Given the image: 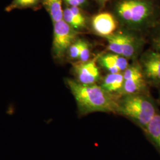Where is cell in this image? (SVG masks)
Wrapping results in <instances>:
<instances>
[{
    "mask_svg": "<svg viewBox=\"0 0 160 160\" xmlns=\"http://www.w3.org/2000/svg\"><path fill=\"white\" fill-rule=\"evenodd\" d=\"M113 10L122 29L138 33L153 29L160 20L156 0H118Z\"/></svg>",
    "mask_w": 160,
    "mask_h": 160,
    "instance_id": "obj_1",
    "label": "cell"
},
{
    "mask_svg": "<svg viewBox=\"0 0 160 160\" xmlns=\"http://www.w3.org/2000/svg\"><path fill=\"white\" fill-rule=\"evenodd\" d=\"M67 86L74 96L80 114L117 111V99L97 84L83 85L75 80L67 78Z\"/></svg>",
    "mask_w": 160,
    "mask_h": 160,
    "instance_id": "obj_2",
    "label": "cell"
},
{
    "mask_svg": "<svg viewBox=\"0 0 160 160\" xmlns=\"http://www.w3.org/2000/svg\"><path fill=\"white\" fill-rule=\"evenodd\" d=\"M158 112L148 92L125 95L117 99L116 113L133 120L143 131Z\"/></svg>",
    "mask_w": 160,
    "mask_h": 160,
    "instance_id": "obj_3",
    "label": "cell"
},
{
    "mask_svg": "<svg viewBox=\"0 0 160 160\" xmlns=\"http://www.w3.org/2000/svg\"><path fill=\"white\" fill-rule=\"evenodd\" d=\"M77 32L63 20L53 23L52 52L58 59L63 58L69 48L77 40Z\"/></svg>",
    "mask_w": 160,
    "mask_h": 160,
    "instance_id": "obj_4",
    "label": "cell"
},
{
    "mask_svg": "<svg viewBox=\"0 0 160 160\" xmlns=\"http://www.w3.org/2000/svg\"><path fill=\"white\" fill-rule=\"evenodd\" d=\"M124 83L121 96L148 92V83L138 62L129 65L123 72Z\"/></svg>",
    "mask_w": 160,
    "mask_h": 160,
    "instance_id": "obj_5",
    "label": "cell"
},
{
    "mask_svg": "<svg viewBox=\"0 0 160 160\" xmlns=\"http://www.w3.org/2000/svg\"><path fill=\"white\" fill-rule=\"evenodd\" d=\"M120 41L121 55L128 59L135 60L145 44L143 37L138 32L126 29L117 31Z\"/></svg>",
    "mask_w": 160,
    "mask_h": 160,
    "instance_id": "obj_6",
    "label": "cell"
},
{
    "mask_svg": "<svg viewBox=\"0 0 160 160\" xmlns=\"http://www.w3.org/2000/svg\"><path fill=\"white\" fill-rule=\"evenodd\" d=\"M148 84L160 87V53L154 50L143 53L139 61Z\"/></svg>",
    "mask_w": 160,
    "mask_h": 160,
    "instance_id": "obj_7",
    "label": "cell"
},
{
    "mask_svg": "<svg viewBox=\"0 0 160 160\" xmlns=\"http://www.w3.org/2000/svg\"><path fill=\"white\" fill-rule=\"evenodd\" d=\"M97 56L86 62L72 63V72L75 81L83 85L96 84L101 79L100 72L97 67Z\"/></svg>",
    "mask_w": 160,
    "mask_h": 160,
    "instance_id": "obj_8",
    "label": "cell"
},
{
    "mask_svg": "<svg viewBox=\"0 0 160 160\" xmlns=\"http://www.w3.org/2000/svg\"><path fill=\"white\" fill-rule=\"evenodd\" d=\"M118 22L113 14L108 12L99 13L92 17V26L96 34L107 38L116 32Z\"/></svg>",
    "mask_w": 160,
    "mask_h": 160,
    "instance_id": "obj_9",
    "label": "cell"
},
{
    "mask_svg": "<svg viewBox=\"0 0 160 160\" xmlns=\"http://www.w3.org/2000/svg\"><path fill=\"white\" fill-rule=\"evenodd\" d=\"M97 63L111 74L122 73L129 65L128 59L112 52L97 55Z\"/></svg>",
    "mask_w": 160,
    "mask_h": 160,
    "instance_id": "obj_10",
    "label": "cell"
},
{
    "mask_svg": "<svg viewBox=\"0 0 160 160\" xmlns=\"http://www.w3.org/2000/svg\"><path fill=\"white\" fill-rule=\"evenodd\" d=\"M124 83L122 73L106 75L101 81L100 86L103 90L112 96L118 98L121 96Z\"/></svg>",
    "mask_w": 160,
    "mask_h": 160,
    "instance_id": "obj_11",
    "label": "cell"
},
{
    "mask_svg": "<svg viewBox=\"0 0 160 160\" xmlns=\"http://www.w3.org/2000/svg\"><path fill=\"white\" fill-rule=\"evenodd\" d=\"M144 132L160 150V112L155 114Z\"/></svg>",
    "mask_w": 160,
    "mask_h": 160,
    "instance_id": "obj_12",
    "label": "cell"
},
{
    "mask_svg": "<svg viewBox=\"0 0 160 160\" xmlns=\"http://www.w3.org/2000/svg\"><path fill=\"white\" fill-rule=\"evenodd\" d=\"M43 4L53 23L63 20L62 0H43Z\"/></svg>",
    "mask_w": 160,
    "mask_h": 160,
    "instance_id": "obj_13",
    "label": "cell"
},
{
    "mask_svg": "<svg viewBox=\"0 0 160 160\" xmlns=\"http://www.w3.org/2000/svg\"><path fill=\"white\" fill-rule=\"evenodd\" d=\"M63 20L77 32L85 29L87 25V20L81 19L77 17L71 12L69 7L63 10Z\"/></svg>",
    "mask_w": 160,
    "mask_h": 160,
    "instance_id": "obj_14",
    "label": "cell"
},
{
    "mask_svg": "<svg viewBox=\"0 0 160 160\" xmlns=\"http://www.w3.org/2000/svg\"><path fill=\"white\" fill-rule=\"evenodd\" d=\"M40 0H12V3L6 8L7 12L13 10L24 8L36 6Z\"/></svg>",
    "mask_w": 160,
    "mask_h": 160,
    "instance_id": "obj_15",
    "label": "cell"
},
{
    "mask_svg": "<svg viewBox=\"0 0 160 160\" xmlns=\"http://www.w3.org/2000/svg\"><path fill=\"white\" fill-rule=\"evenodd\" d=\"M82 39H77V40H75L74 42L72 43V45L69 48L67 53L68 54V58L70 59L78 60L80 51L82 46Z\"/></svg>",
    "mask_w": 160,
    "mask_h": 160,
    "instance_id": "obj_16",
    "label": "cell"
},
{
    "mask_svg": "<svg viewBox=\"0 0 160 160\" xmlns=\"http://www.w3.org/2000/svg\"><path fill=\"white\" fill-rule=\"evenodd\" d=\"M152 30L151 43L153 50L160 53V20Z\"/></svg>",
    "mask_w": 160,
    "mask_h": 160,
    "instance_id": "obj_17",
    "label": "cell"
},
{
    "mask_svg": "<svg viewBox=\"0 0 160 160\" xmlns=\"http://www.w3.org/2000/svg\"><path fill=\"white\" fill-rule=\"evenodd\" d=\"M91 56V45L86 40L82 39V46L80 51L78 60L80 62H86L90 59Z\"/></svg>",
    "mask_w": 160,
    "mask_h": 160,
    "instance_id": "obj_18",
    "label": "cell"
},
{
    "mask_svg": "<svg viewBox=\"0 0 160 160\" xmlns=\"http://www.w3.org/2000/svg\"><path fill=\"white\" fill-rule=\"evenodd\" d=\"M69 6L85 7L88 4V0H64Z\"/></svg>",
    "mask_w": 160,
    "mask_h": 160,
    "instance_id": "obj_19",
    "label": "cell"
},
{
    "mask_svg": "<svg viewBox=\"0 0 160 160\" xmlns=\"http://www.w3.org/2000/svg\"><path fill=\"white\" fill-rule=\"evenodd\" d=\"M97 1L99 2V4H100L102 5V4L106 3L108 0H97Z\"/></svg>",
    "mask_w": 160,
    "mask_h": 160,
    "instance_id": "obj_20",
    "label": "cell"
},
{
    "mask_svg": "<svg viewBox=\"0 0 160 160\" xmlns=\"http://www.w3.org/2000/svg\"><path fill=\"white\" fill-rule=\"evenodd\" d=\"M158 90H159V102L160 103V87H158Z\"/></svg>",
    "mask_w": 160,
    "mask_h": 160,
    "instance_id": "obj_21",
    "label": "cell"
}]
</instances>
